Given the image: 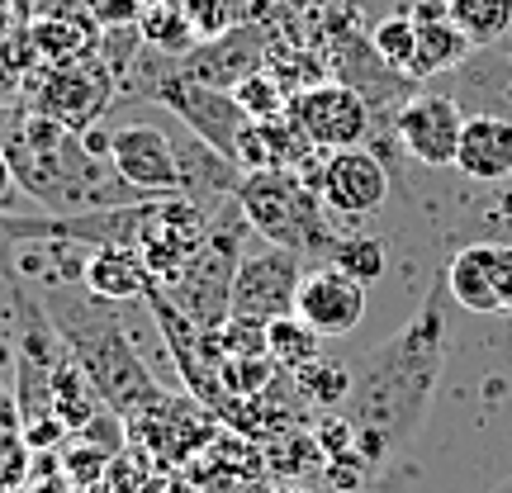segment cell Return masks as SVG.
Masks as SVG:
<instances>
[{"mask_svg":"<svg viewBox=\"0 0 512 493\" xmlns=\"http://www.w3.org/2000/svg\"><path fill=\"white\" fill-rule=\"evenodd\" d=\"M91 15L100 29H133L143 19V0H91Z\"/></svg>","mask_w":512,"mask_h":493,"instance_id":"cell-28","label":"cell"},{"mask_svg":"<svg viewBox=\"0 0 512 493\" xmlns=\"http://www.w3.org/2000/svg\"><path fill=\"white\" fill-rule=\"evenodd\" d=\"M413 29H418V57H413V81L456 72L465 57L475 53V43L456 29V19L446 10V0H413Z\"/></svg>","mask_w":512,"mask_h":493,"instance_id":"cell-18","label":"cell"},{"mask_svg":"<svg viewBox=\"0 0 512 493\" xmlns=\"http://www.w3.org/2000/svg\"><path fill=\"white\" fill-rule=\"evenodd\" d=\"M57 238V214H10V209H0V280L5 285H15L19 280V256L29 242H53Z\"/></svg>","mask_w":512,"mask_h":493,"instance_id":"cell-21","label":"cell"},{"mask_svg":"<svg viewBox=\"0 0 512 493\" xmlns=\"http://www.w3.org/2000/svg\"><path fill=\"white\" fill-rule=\"evenodd\" d=\"M15 171H10V157H5V147H0V209H10V200H15Z\"/></svg>","mask_w":512,"mask_h":493,"instance_id":"cell-29","label":"cell"},{"mask_svg":"<svg viewBox=\"0 0 512 493\" xmlns=\"http://www.w3.org/2000/svg\"><path fill=\"white\" fill-rule=\"evenodd\" d=\"M446 356H451L446 280L437 275L418 313L351 370V389L337 408V418L347 422L351 446L366 460V470L399 460L418 441L422 422L432 413V399L441 389V375H446Z\"/></svg>","mask_w":512,"mask_h":493,"instance_id":"cell-1","label":"cell"},{"mask_svg":"<svg viewBox=\"0 0 512 493\" xmlns=\"http://www.w3.org/2000/svg\"><path fill=\"white\" fill-rule=\"evenodd\" d=\"M460 128H465V110L456 105V95L418 91L394 110V138L422 166H456Z\"/></svg>","mask_w":512,"mask_h":493,"instance_id":"cell-11","label":"cell"},{"mask_svg":"<svg viewBox=\"0 0 512 493\" xmlns=\"http://www.w3.org/2000/svg\"><path fill=\"white\" fill-rule=\"evenodd\" d=\"M238 204L252 233H261V242L290 247L299 256L328 261L332 242L342 238L328 228V204L318 195V185L304 181L299 171H242Z\"/></svg>","mask_w":512,"mask_h":493,"instance_id":"cell-5","label":"cell"},{"mask_svg":"<svg viewBox=\"0 0 512 493\" xmlns=\"http://www.w3.org/2000/svg\"><path fill=\"white\" fill-rule=\"evenodd\" d=\"M498 493H512V484H503V489H498Z\"/></svg>","mask_w":512,"mask_h":493,"instance_id":"cell-31","label":"cell"},{"mask_svg":"<svg viewBox=\"0 0 512 493\" xmlns=\"http://www.w3.org/2000/svg\"><path fill=\"white\" fill-rule=\"evenodd\" d=\"M0 147L10 157L19 190L34 195L48 214H95V209L147 200L114 171L105 152H95L86 133H72L67 124L38 110L10 114Z\"/></svg>","mask_w":512,"mask_h":493,"instance_id":"cell-2","label":"cell"},{"mask_svg":"<svg viewBox=\"0 0 512 493\" xmlns=\"http://www.w3.org/2000/svg\"><path fill=\"white\" fill-rule=\"evenodd\" d=\"M508 185H512V176H508Z\"/></svg>","mask_w":512,"mask_h":493,"instance_id":"cell-32","label":"cell"},{"mask_svg":"<svg viewBox=\"0 0 512 493\" xmlns=\"http://www.w3.org/2000/svg\"><path fill=\"white\" fill-rule=\"evenodd\" d=\"M446 10L475 48H489L512 34V0H446Z\"/></svg>","mask_w":512,"mask_h":493,"instance_id":"cell-22","label":"cell"},{"mask_svg":"<svg viewBox=\"0 0 512 493\" xmlns=\"http://www.w3.org/2000/svg\"><path fill=\"white\" fill-rule=\"evenodd\" d=\"M299 285H304V256L290 247H247L238 275H233V318L242 323H275L290 318L299 304Z\"/></svg>","mask_w":512,"mask_h":493,"instance_id":"cell-6","label":"cell"},{"mask_svg":"<svg viewBox=\"0 0 512 493\" xmlns=\"http://www.w3.org/2000/svg\"><path fill=\"white\" fill-rule=\"evenodd\" d=\"M233 100H238L242 110H247V119H280V114L290 110V91L275 81V72H252L242 76L238 86H233Z\"/></svg>","mask_w":512,"mask_h":493,"instance_id":"cell-26","label":"cell"},{"mask_svg":"<svg viewBox=\"0 0 512 493\" xmlns=\"http://www.w3.org/2000/svg\"><path fill=\"white\" fill-rule=\"evenodd\" d=\"M138 29H143V38L162 57H190L204 43L200 24L190 19V10H185L181 0H152V5H143Z\"/></svg>","mask_w":512,"mask_h":493,"instance_id":"cell-20","label":"cell"},{"mask_svg":"<svg viewBox=\"0 0 512 493\" xmlns=\"http://www.w3.org/2000/svg\"><path fill=\"white\" fill-rule=\"evenodd\" d=\"M294 128L309 138L318 152H342V147H366L375 128V105L361 91H351L347 81H318L309 91L290 95Z\"/></svg>","mask_w":512,"mask_h":493,"instance_id":"cell-8","label":"cell"},{"mask_svg":"<svg viewBox=\"0 0 512 493\" xmlns=\"http://www.w3.org/2000/svg\"><path fill=\"white\" fill-rule=\"evenodd\" d=\"M370 48L380 53L384 67L413 76V57H418V29H413V15L399 10V15H384L375 29H370Z\"/></svg>","mask_w":512,"mask_h":493,"instance_id":"cell-24","label":"cell"},{"mask_svg":"<svg viewBox=\"0 0 512 493\" xmlns=\"http://www.w3.org/2000/svg\"><path fill=\"white\" fill-rule=\"evenodd\" d=\"M81 285H86V294L105 299V304H133V299H147V294L157 290L152 275H147L143 252L124 247V242L91 247L86 266H81Z\"/></svg>","mask_w":512,"mask_h":493,"instance_id":"cell-19","label":"cell"},{"mask_svg":"<svg viewBox=\"0 0 512 493\" xmlns=\"http://www.w3.org/2000/svg\"><path fill=\"white\" fill-rule=\"evenodd\" d=\"M366 290L356 275L337 271V266H318V271L304 275V285H299V304L294 313L309 323L318 337H347V332L361 328V318H366Z\"/></svg>","mask_w":512,"mask_h":493,"instance_id":"cell-13","label":"cell"},{"mask_svg":"<svg viewBox=\"0 0 512 493\" xmlns=\"http://www.w3.org/2000/svg\"><path fill=\"white\" fill-rule=\"evenodd\" d=\"M266 351H271L275 366H285V370H304V366H313V361L323 356V347H318V332H313L299 313L266 323Z\"/></svg>","mask_w":512,"mask_h":493,"instance_id":"cell-23","label":"cell"},{"mask_svg":"<svg viewBox=\"0 0 512 493\" xmlns=\"http://www.w3.org/2000/svg\"><path fill=\"white\" fill-rule=\"evenodd\" d=\"M247 493H275V489H247Z\"/></svg>","mask_w":512,"mask_h":493,"instance_id":"cell-30","label":"cell"},{"mask_svg":"<svg viewBox=\"0 0 512 493\" xmlns=\"http://www.w3.org/2000/svg\"><path fill=\"white\" fill-rule=\"evenodd\" d=\"M328 266L356 275L361 285H375V280L384 275V266H389V256H384V242L380 238H366V233H342V238L332 242Z\"/></svg>","mask_w":512,"mask_h":493,"instance_id":"cell-25","label":"cell"},{"mask_svg":"<svg viewBox=\"0 0 512 493\" xmlns=\"http://www.w3.org/2000/svg\"><path fill=\"white\" fill-rule=\"evenodd\" d=\"M105 157H110L114 171H119L138 195H147V200H171V195H181L176 143H171V133H162L157 124L114 128L110 138H105Z\"/></svg>","mask_w":512,"mask_h":493,"instance_id":"cell-10","label":"cell"},{"mask_svg":"<svg viewBox=\"0 0 512 493\" xmlns=\"http://www.w3.org/2000/svg\"><path fill=\"white\" fill-rule=\"evenodd\" d=\"M114 309L119 304L86 294V285H43V313L53 318L57 337L67 342L81 375L95 384L100 403H110L124 418H138L166 399V389L152 380L143 356L133 351L128 328Z\"/></svg>","mask_w":512,"mask_h":493,"instance_id":"cell-3","label":"cell"},{"mask_svg":"<svg viewBox=\"0 0 512 493\" xmlns=\"http://www.w3.org/2000/svg\"><path fill=\"white\" fill-rule=\"evenodd\" d=\"M147 95L162 100V105H171V110L181 114V124L190 128L195 138H204L214 152L238 157V143H242V133H247L252 119H247V110L233 100V91L204 86V81H195V76L181 72V62H171V72L157 76Z\"/></svg>","mask_w":512,"mask_h":493,"instance_id":"cell-7","label":"cell"},{"mask_svg":"<svg viewBox=\"0 0 512 493\" xmlns=\"http://www.w3.org/2000/svg\"><path fill=\"white\" fill-rule=\"evenodd\" d=\"M313 185L337 219H370L384 200H389V171L370 147H342V152H323V162L313 166Z\"/></svg>","mask_w":512,"mask_h":493,"instance_id":"cell-9","label":"cell"},{"mask_svg":"<svg viewBox=\"0 0 512 493\" xmlns=\"http://www.w3.org/2000/svg\"><path fill=\"white\" fill-rule=\"evenodd\" d=\"M446 294L470 313H512V242H470L446 261Z\"/></svg>","mask_w":512,"mask_h":493,"instance_id":"cell-12","label":"cell"},{"mask_svg":"<svg viewBox=\"0 0 512 493\" xmlns=\"http://www.w3.org/2000/svg\"><path fill=\"white\" fill-rule=\"evenodd\" d=\"M451 76H456L451 95L465 114L512 119V34L489 43V48H475Z\"/></svg>","mask_w":512,"mask_h":493,"instance_id":"cell-15","label":"cell"},{"mask_svg":"<svg viewBox=\"0 0 512 493\" xmlns=\"http://www.w3.org/2000/svg\"><path fill=\"white\" fill-rule=\"evenodd\" d=\"M110 81H119V76H110L105 67L67 62V67H57L53 76H43L34 110L57 119V124H67L72 133H91V124L100 119L105 100H110Z\"/></svg>","mask_w":512,"mask_h":493,"instance_id":"cell-14","label":"cell"},{"mask_svg":"<svg viewBox=\"0 0 512 493\" xmlns=\"http://www.w3.org/2000/svg\"><path fill=\"white\" fill-rule=\"evenodd\" d=\"M456 171L465 181L498 185L512 176V119L498 114H465L456 147Z\"/></svg>","mask_w":512,"mask_h":493,"instance_id":"cell-17","label":"cell"},{"mask_svg":"<svg viewBox=\"0 0 512 493\" xmlns=\"http://www.w3.org/2000/svg\"><path fill=\"white\" fill-rule=\"evenodd\" d=\"M185 76H195L204 86H219L233 91L242 76H252L266 67V38L256 24H238V29H223L219 38H204L190 57H176Z\"/></svg>","mask_w":512,"mask_h":493,"instance_id":"cell-16","label":"cell"},{"mask_svg":"<svg viewBox=\"0 0 512 493\" xmlns=\"http://www.w3.org/2000/svg\"><path fill=\"white\" fill-rule=\"evenodd\" d=\"M294 384L304 389V394H313L318 403H337L342 408V399H347V389H351V375L342 366H332V361H313V366L304 370H294Z\"/></svg>","mask_w":512,"mask_h":493,"instance_id":"cell-27","label":"cell"},{"mask_svg":"<svg viewBox=\"0 0 512 493\" xmlns=\"http://www.w3.org/2000/svg\"><path fill=\"white\" fill-rule=\"evenodd\" d=\"M247 233H252V223H247L238 195H233V200L214 214L209 238L190 252L181 275H176L166 290H157L185 323H195V328H204V332H219L223 323L233 318V275H238L242 256H247Z\"/></svg>","mask_w":512,"mask_h":493,"instance_id":"cell-4","label":"cell"}]
</instances>
